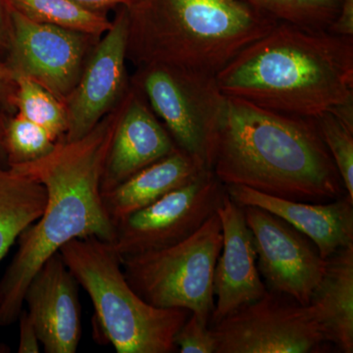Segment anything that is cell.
Instances as JSON below:
<instances>
[{
  "mask_svg": "<svg viewBox=\"0 0 353 353\" xmlns=\"http://www.w3.org/2000/svg\"><path fill=\"white\" fill-rule=\"evenodd\" d=\"M226 194V185L205 172L118 223L113 248L121 259L176 245L217 212Z\"/></svg>",
  "mask_w": 353,
  "mask_h": 353,
  "instance_id": "9c48e42d",
  "label": "cell"
},
{
  "mask_svg": "<svg viewBox=\"0 0 353 353\" xmlns=\"http://www.w3.org/2000/svg\"><path fill=\"white\" fill-rule=\"evenodd\" d=\"M329 31L338 36L353 38V0H341L340 12Z\"/></svg>",
  "mask_w": 353,
  "mask_h": 353,
  "instance_id": "f1b7e54d",
  "label": "cell"
},
{
  "mask_svg": "<svg viewBox=\"0 0 353 353\" xmlns=\"http://www.w3.org/2000/svg\"><path fill=\"white\" fill-rule=\"evenodd\" d=\"M217 213L222 225L223 245L213 277L216 301L209 325L257 301L268 290L260 277L256 248L243 206L227 192Z\"/></svg>",
  "mask_w": 353,
  "mask_h": 353,
  "instance_id": "5bb4252c",
  "label": "cell"
},
{
  "mask_svg": "<svg viewBox=\"0 0 353 353\" xmlns=\"http://www.w3.org/2000/svg\"><path fill=\"white\" fill-rule=\"evenodd\" d=\"M59 252L92 301L97 340L118 353L176 352L174 339L192 312L143 301L128 283L112 243L94 236L75 239Z\"/></svg>",
  "mask_w": 353,
  "mask_h": 353,
  "instance_id": "5b68a950",
  "label": "cell"
},
{
  "mask_svg": "<svg viewBox=\"0 0 353 353\" xmlns=\"http://www.w3.org/2000/svg\"><path fill=\"white\" fill-rule=\"evenodd\" d=\"M226 97L316 118L353 105V38L279 22L216 75Z\"/></svg>",
  "mask_w": 353,
  "mask_h": 353,
  "instance_id": "3957f363",
  "label": "cell"
},
{
  "mask_svg": "<svg viewBox=\"0 0 353 353\" xmlns=\"http://www.w3.org/2000/svg\"><path fill=\"white\" fill-rule=\"evenodd\" d=\"M79 283L58 252L30 281L24 304L46 353H75L82 336Z\"/></svg>",
  "mask_w": 353,
  "mask_h": 353,
  "instance_id": "4fadbf2b",
  "label": "cell"
},
{
  "mask_svg": "<svg viewBox=\"0 0 353 353\" xmlns=\"http://www.w3.org/2000/svg\"><path fill=\"white\" fill-rule=\"evenodd\" d=\"M210 171L181 150L141 169L117 187L101 194L102 203L114 226Z\"/></svg>",
  "mask_w": 353,
  "mask_h": 353,
  "instance_id": "e0dca14e",
  "label": "cell"
},
{
  "mask_svg": "<svg viewBox=\"0 0 353 353\" xmlns=\"http://www.w3.org/2000/svg\"><path fill=\"white\" fill-rule=\"evenodd\" d=\"M226 189L239 205L265 209L305 234L322 259L353 246V201L347 194L333 201L312 203L270 196L245 185H226Z\"/></svg>",
  "mask_w": 353,
  "mask_h": 353,
  "instance_id": "2e32d148",
  "label": "cell"
},
{
  "mask_svg": "<svg viewBox=\"0 0 353 353\" xmlns=\"http://www.w3.org/2000/svg\"><path fill=\"white\" fill-rule=\"evenodd\" d=\"M210 169L225 185L324 203L347 194L314 118L227 97Z\"/></svg>",
  "mask_w": 353,
  "mask_h": 353,
  "instance_id": "7a4b0ae2",
  "label": "cell"
},
{
  "mask_svg": "<svg viewBox=\"0 0 353 353\" xmlns=\"http://www.w3.org/2000/svg\"><path fill=\"white\" fill-rule=\"evenodd\" d=\"M0 109L8 116L17 113V83L4 65H0Z\"/></svg>",
  "mask_w": 353,
  "mask_h": 353,
  "instance_id": "484cf974",
  "label": "cell"
},
{
  "mask_svg": "<svg viewBox=\"0 0 353 353\" xmlns=\"http://www.w3.org/2000/svg\"><path fill=\"white\" fill-rule=\"evenodd\" d=\"M127 58L216 76L278 21L243 0H130Z\"/></svg>",
  "mask_w": 353,
  "mask_h": 353,
  "instance_id": "277c9868",
  "label": "cell"
},
{
  "mask_svg": "<svg viewBox=\"0 0 353 353\" xmlns=\"http://www.w3.org/2000/svg\"><path fill=\"white\" fill-rule=\"evenodd\" d=\"M314 119L343 180L345 192L353 201V128L332 112L322 114Z\"/></svg>",
  "mask_w": 353,
  "mask_h": 353,
  "instance_id": "cb8c5ba5",
  "label": "cell"
},
{
  "mask_svg": "<svg viewBox=\"0 0 353 353\" xmlns=\"http://www.w3.org/2000/svg\"><path fill=\"white\" fill-rule=\"evenodd\" d=\"M176 150L166 128L131 85L102 171L101 194Z\"/></svg>",
  "mask_w": 353,
  "mask_h": 353,
  "instance_id": "9a60e30c",
  "label": "cell"
},
{
  "mask_svg": "<svg viewBox=\"0 0 353 353\" xmlns=\"http://www.w3.org/2000/svg\"><path fill=\"white\" fill-rule=\"evenodd\" d=\"M278 22L310 30H328L340 12L341 0H243Z\"/></svg>",
  "mask_w": 353,
  "mask_h": 353,
  "instance_id": "7402d4cb",
  "label": "cell"
},
{
  "mask_svg": "<svg viewBox=\"0 0 353 353\" xmlns=\"http://www.w3.org/2000/svg\"><path fill=\"white\" fill-rule=\"evenodd\" d=\"M19 321V353H39L41 352V341L39 340L38 334L34 329V324L30 319L27 311L23 309L18 318ZM17 321V322H18Z\"/></svg>",
  "mask_w": 353,
  "mask_h": 353,
  "instance_id": "4316f807",
  "label": "cell"
},
{
  "mask_svg": "<svg viewBox=\"0 0 353 353\" xmlns=\"http://www.w3.org/2000/svg\"><path fill=\"white\" fill-rule=\"evenodd\" d=\"M57 141L50 132L20 114L7 121L6 145L8 166L29 163L52 152Z\"/></svg>",
  "mask_w": 353,
  "mask_h": 353,
  "instance_id": "603a6c76",
  "label": "cell"
},
{
  "mask_svg": "<svg viewBox=\"0 0 353 353\" xmlns=\"http://www.w3.org/2000/svg\"><path fill=\"white\" fill-rule=\"evenodd\" d=\"M15 79L17 113L43 127L55 141L63 139L68 131V116L63 102L26 77Z\"/></svg>",
  "mask_w": 353,
  "mask_h": 353,
  "instance_id": "44dd1931",
  "label": "cell"
},
{
  "mask_svg": "<svg viewBox=\"0 0 353 353\" xmlns=\"http://www.w3.org/2000/svg\"><path fill=\"white\" fill-rule=\"evenodd\" d=\"M124 101L83 138L60 139L46 157L9 166L41 183L46 203L41 217L21 234L17 252L0 281V328L18 321L30 281L62 246L88 236L113 243L115 226L102 203L101 181Z\"/></svg>",
  "mask_w": 353,
  "mask_h": 353,
  "instance_id": "6da1fadb",
  "label": "cell"
},
{
  "mask_svg": "<svg viewBox=\"0 0 353 353\" xmlns=\"http://www.w3.org/2000/svg\"><path fill=\"white\" fill-rule=\"evenodd\" d=\"M74 1L90 10L105 12L108 9L118 8L125 6L130 0H74Z\"/></svg>",
  "mask_w": 353,
  "mask_h": 353,
  "instance_id": "f546056e",
  "label": "cell"
},
{
  "mask_svg": "<svg viewBox=\"0 0 353 353\" xmlns=\"http://www.w3.org/2000/svg\"><path fill=\"white\" fill-rule=\"evenodd\" d=\"M222 245V225L216 212L189 238L163 250L124 257L121 265L128 283L146 303L188 309L209 325Z\"/></svg>",
  "mask_w": 353,
  "mask_h": 353,
  "instance_id": "8992f818",
  "label": "cell"
},
{
  "mask_svg": "<svg viewBox=\"0 0 353 353\" xmlns=\"http://www.w3.org/2000/svg\"><path fill=\"white\" fill-rule=\"evenodd\" d=\"M127 41V16L124 7L120 6L112 26L94 46L80 80L64 102L68 131L63 141L87 136L126 97L131 88Z\"/></svg>",
  "mask_w": 353,
  "mask_h": 353,
  "instance_id": "7c38bea8",
  "label": "cell"
},
{
  "mask_svg": "<svg viewBox=\"0 0 353 353\" xmlns=\"http://www.w3.org/2000/svg\"><path fill=\"white\" fill-rule=\"evenodd\" d=\"M175 345L181 353H216V341L210 327L190 313L176 334Z\"/></svg>",
  "mask_w": 353,
  "mask_h": 353,
  "instance_id": "d4e9b609",
  "label": "cell"
},
{
  "mask_svg": "<svg viewBox=\"0 0 353 353\" xmlns=\"http://www.w3.org/2000/svg\"><path fill=\"white\" fill-rule=\"evenodd\" d=\"M14 10L36 22L101 38L112 26L105 12L90 10L74 0H8Z\"/></svg>",
  "mask_w": 353,
  "mask_h": 353,
  "instance_id": "ffe728a7",
  "label": "cell"
},
{
  "mask_svg": "<svg viewBox=\"0 0 353 353\" xmlns=\"http://www.w3.org/2000/svg\"><path fill=\"white\" fill-rule=\"evenodd\" d=\"M46 188L13 167L0 166V261L43 214Z\"/></svg>",
  "mask_w": 353,
  "mask_h": 353,
  "instance_id": "d6986e66",
  "label": "cell"
},
{
  "mask_svg": "<svg viewBox=\"0 0 353 353\" xmlns=\"http://www.w3.org/2000/svg\"><path fill=\"white\" fill-rule=\"evenodd\" d=\"M131 85L145 97L179 150L210 170L227 97L216 76L162 64L137 67Z\"/></svg>",
  "mask_w": 353,
  "mask_h": 353,
  "instance_id": "52a82bcc",
  "label": "cell"
},
{
  "mask_svg": "<svg viewBox=\"0 0 353 353\" xmlns=\"http://www.w3.org/2000/svg\"><path fill=\"white\" fill-rule=\"evenodd\" d=\"M12 24L4 66L14 77L34 81L64 103L101 38L36 22L13 8Z\"/></svg>",
  "mask_w": 353,
  "mask_h": 353,
  "instance_id": "30bf717a",
  "label": "cell"
},
{
  "mask_svg": "<svg viewBox=\"0 0 353 353\" xmlns=\"http://www.w3.org/2000/svg\"><path fill=\"white\" fill-rule=\"evenodd\" d=\"M10 116L7 115L0 109V166L8 167L6 145V131L7 121Z\"/></svg>",
  "mask_w": 353,
  "mask_h": 353,
  "instance_id": "4dcf8cb0",
  "label": "cell"
},
{
  "mask_svg": "<svg viewBox=\"0 0 353 353\" xmlns=\"http://www.w3.org/2000/svg\"><path fill=\"white\" fill-rule=\"evenodd\" d=\"M12 31V8L8 0H0V65L6 63Z\"/></svg>",
  "mask_w": 353,
  "mask_h": 353,
  "instance_id": "83f0119b",
  "label": "cell"
},
{
  "mask_svg": "<svg viewBox=\"0 0 353 353\" xmlns=\"http://www.w3.org/2000/svg\"><path fill=\"white\" fill-rule=\"evenodd\" d=\"M309 306L325 338L343 353L353 352V246L327 259L326 272Z\"/></svg>",
  "mask_w": 353,
  "mask_h": 353,
  "instance_id": "ac0fdd59",
  "label": "cell"
},
{
  "mask_svg": "<svg viewBox=\"0 0 353 353\" xmlns=\"http://www.w3.org/2000/svg\"><path fill=\"white\" fill-rule=\"evenodd\" d=\"M210 328L216 353L319 352L328 343L310 306L271 290Z\"/></svg>",
  "mask_w": 353,
  "mask_h": 353,
  "instance_id": "ba28073f",
  "label": "cell"
},
{
  "mask_svg": "<svg viewBox=\"0 0 353 353\" xmlns=\"http://www.w3.org/2000/svg\"><path fill=\"white\" fill-rule=\"evenodd\" d=\"M243 209L267 290L308 305L326 272L327 259L312 241L282 218L256 206Z\"/></svg>",
  "mask_w": 353,
  "mask_h": 353,
  "instance_id": "8fae6325",
  "label": "cell"
}]
</instances>
